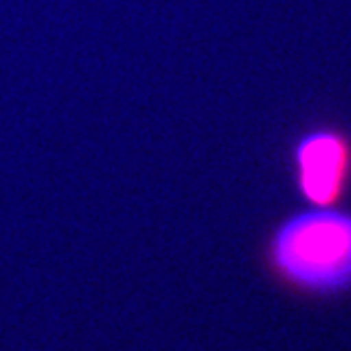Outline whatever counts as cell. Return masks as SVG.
Instances as JSON below:
<instances>
[{"label":"cell","mask_w":351,"mask_h":351,"mask_svg":"<svg viewBox=\"0 0 351 351\" xmlns=\"http://www.w3.org/2000/svg\"><path fill=\"white\" fill-rule=\"evenodd\" d=\"M290 165L305 206H343L351 184V138L330 125L307 130L292 144Z\"/></svg>","instance_id":"cell-2"},{"label":"cell","mask_w":351,"mask_h":351,"mask_svg":"<svg viewBox=\"0 0 351 351\" xmlns=\"http://www.w3.org/2000/svg\"><path fill=\"white\" fill-rule=\"evenodd\" d=\"M263 265L275 284L296 296L351 292V210L307 206L288 214L269 231Z\"/></svg>","instance_id":"cell-1"}]
</instances>
